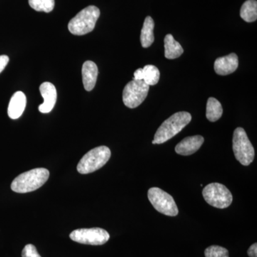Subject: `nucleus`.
Masks as SVG:
<instances>
[{"mask_svg":"<svg viewBox=\"0 0 257 257\" xmlns=\"http://www.w3.org/2000/svg\"><path fill=\"white\" fill-rule=\"evenodd\" d=\"M23 257H42L39 254L36 247L33 244H28L23 248L22 252Z\"/></svg>","mask_w":257,"mask_h":257,"instance_id":"obj_22","label":"nucleus"},{"mask_svg":"<svg viewBox=\"0 0 257 257\" xmlns=\"http://www.w3.org/2000/svg\"><path fill=\"white\" fill-rule=\"evenodd\" d=\"M9 57L7 55H1L0 56V73L4 70L6 66L8 65V62H9Z\"/></svg>","mask_w":257,"mask_h":257,"instance_id":"obj_23","label":"nucleus"},{"mask_svg":"<svg viewBox=\"0 0 257 257\" xmlns=\"http://www.w3.org/2000/svg\"><path fill=\"white\" fill-rule=\"evenodd\" d=\"M248 256L257 257V243H254L251 245L247 251Z\"/></svg>","mask_w":257,"mask_h":257,"instance_id":"obj_24","label":"nucleus"},{"mask_svg":"<svg viewBox=\"0 0 257 257\" xmlns=\"http://www.w3.org/2000/svg\"><path fill=\"white\" fill-rule=\"evenodd\" d=\"M204 142V138L200 135L188 137L184 138L176 146L175 152L178 155L189 156L197 152Z\"/></svg>","mask_w":257,"mask_h":257,"instance_id":"obj_12","label":"nucleus"},{"mask_svg":"<svg viewBox=\"0 0 257 257\" xmlns=\"http://www.w3.org/2000/svg\"><path fill=\"white\" fill-rule=\"evenodd\" d=\"M133 79H136V80H143V69L140 68L137 69L134 73Z\"/></svg>","mask_w":257,"mask_h":257,"instance_id":"obj_25","label":"nucleus"},{"mask_svg":"<svg viewBox=\"0 0 257 257\" xmlns=\"http://www.w3.org/2000/svg\"><path fill=\"white\" fill-rule=\"evenodd\" d=\"M150 86L143 80L133 81L125 86L123 90L122 99L124 105L134 109L138 107L146 99Z\"/></svg>","mask_w":257,"mask_h":257,"instance_id":"obj_8","label":"nucleus"},{"mask_svg":"<svg viewBox=\"0 0 257 257\" xmlns=\"http://www.w3.org/2000/svg\"><path fill=\"white\" fill-rule=\"evenodd\" d=\"M40 93L44 99V103L39 106V110L43 114L50 113L53 109L57 101V89L50 82L42 83L40 87Z\"/></svg>","mask_w":257,"mask_h":257,"instance_id":"obj_10","label":"nucleus"},{"mask_svg":"<svg viewBox=\"0 0 257 257\" xmlns=\"http://www.w3.org/2000/svg\"><path fill=\"white\" fill-rule=\"evenodd\" d=\"M192 120V115L187 111H179L175 113L166 119L159 127L155 135L152 144L160 145L174 138Z\"/></svg>","mask_w":257,"mask_h":257,"instance_id":"obj_1","label":"nucleus"},{"mask_svg":"<svg viewBox=\"0 0 257 257\" xmlns=\"http://www.w3.org/2000/svg\"><path fill=\"white\" fill-rule=\"evenodd\" d=\"M82 73L84 89L90 92L95 87L98 76L97 66L92 61H87L83 64Z\"/></svg>","mask_w":257,"mask_h":257,"instance_id":"obj_14","label":"nucleus"},{"mask_svg":"<svg viewBox=\"0 0 257 257\" xmlns=\"http://www.w3.org/2000/svg\"><path fill=\"white\" fill-rule=\"evenodd\" d=\"M239 66L238 57L236 54L231 53L225 57H219L214 62V71L219 75H228L236 70Z\"/></svg>","mask_w":257,"mask_h":257,"instance_id":"obj_11","label":"nucleus"},{"mask_svg":"<svg viewBox=\"0 0 257 257\" xmlns=\"http://www.w3.org/2000/svg\"><path fill=\"white\" fill-rule=\"evenodd\" d=\"M204 255L206 257H229V251L226 248L216 245L206 248Z\"/></svg>","mask_w":257,"mask_h":257,"instance_id":"obj_21","label":"nucleus"},{"mask_svg":"<svg viewBox=\"0 0 257 257\" xmlns=\"http://www.w3.org/2000/svg\"><path fill=\"white\" fill-rule=\"evenodd\" d=\"M154 28H155V22L153 19L150 16L147 17L145 18L143 28L142 29L141 36H140L142 46L144 48L150 47L155 41Z\"/></svg>","mask_w":257,"mask_h":257,"instance_id":"obj_16","label":"nucleus"},{"mask_svg":"<svg viewBox=\"0 0 257 257\" xmlns=\"http://www.w3.org/2000/svg\"><path fill=\"white\" fill-rule=\"evenodd\" d=\"M165 57L169 60L178 58L183 54L184 50L180 44L176 41L170 34L166 35L165 38Z\"/></svg>","mask_w":257,"mask_h":257,"instance_id":"obj_15","label":"nucleus"},{"mask_svg":"<svg viewBox=\"0 0 257 257\" xmlns=\"http://www.w3.org/2000/svg\"><path fill=\"white\" fill-rule=\"evenodd\" d=\"M143 69V81L149 86H154L160 80V72L154 65H146Z\"/></svg>","mask_w":257,"mask_h":257,"instance_id":"obj_19","label":"nucleus"},{"mask_svg":"<svg viewBox=\"0 0 257 257\" xmlns=\"http://www.w3.org/2000/svg\"><path fill=\"white\" fill-rule=\"evenodd\" d=\"M111 157V151L107 147L100 146L88 152L79 161L77 171L82 175L92 173L107 163Z\"/></svg>","mask_w":257,"mask_h":257,"instance_id":"obj_4","label":"nucleus"},{"mask_svg":"<svg viewBox=\"0 0 257 257\" xmlns=\"http://www.w3.org/2000/svg\"><path fill=\"white\" fill-rule=\"evenodd\" d=\"M148 199L152 206L159 212L165 215L175 216L179 209L174 198L158 187H152L148 191Z\"/></svg>","mask_w":257,"mask_h":257,"instance_id":"obj_7","label":"nucleus"},{"mask_svg":"<svg viewBox=\"0 0 257 257\" xmlns=\"http://www.w3.org/2000/svg\"><path fill=\"white\" fill-rule=\"evenodd\" d=\"M203 197L208 204L212 207L225 209L231 205L233 201L231 192L220 183H211L204 187Z\"/></svg>","mask_w":257,"mask_h":257,"instance_id":"obj_6","label":"nucleus"},{"mask_svg":"<svg viewBox=\"0 0 257 257\" xmlns=\"http://www.w3.org/2000/svg\"><path fill=\"white\" fill-rule=\"evenodd\" d=\"M222 113L223 109L221 103L215 98H209L207 104V113H206L207 119L214 122L220 119L221 116H222Z\"/></svg>","mask_w":257,"mask_h":257,"instance_id":"obj_18","label":"nucleus"},{"mask_svg":"<svg viewBox=\"0 0 257 257\" xmlns=\"http://www.w3.org/2000/svg\"><path fill=\"white\" fill-rule=\"evenodd\" d=\"M69 237L75 242L82 244L102 245L109 241V233L101 228H90V229H78L74 230Z\"/></svg>","mask_w":257,"mask_h":257,"instance_id":"obj_9","label":"nucleus"},{"mask_svg":"<svg viewBox=\"0 0 257 257\" xmlns=\"http://www.w3.org/2000/svg\"><path fill=\"white\" fill-rule=\"evenodd\" d=\"M233 151L236 160L243 166L249 165L254 159V149L243 128L238 127L234 130Z\"/></svg>","mask_w":257,"mask_h":257,"instance_id":"obj_5","label":"nucleus"},{"mask_svg":"<svg viewBox=\"0 0 257 257\" xmlns=\"http://www.w3.org/2000/svg\"><path fill=\"white\" fill-rule=\"evenodd\" d=\"M27 104V98L23 92H15L10 99L8 106V116L12 119H17L23 114Z\"/></svg>","mask_w":257,"mask_h":257,"instance_id":"obj_13","label":"nucleus"},{"mask_svg":"<svg viewBox=\"0 0 257 257\" xmlns=\"http://www.w3.org/2000/svg\"><path fill=\"white\" fill-rule=\"evenodd\" d=\"M49 177L50 172L47 169H34L17 177L12 182L11 189L20 194L33 192L46 183Z\"/></svg>","mask_w":257,"mask_h":257,"instance_id":"obj_2","label":"nucleus"},{"mask_svg":"<svg viewBox=\"0 0 257 257\" xmlns=\"http://www.w3.org/2000/svg\"><path fill=\"white\" fill-rule=\"evenodd\" d=\"M100 16V10L95 6L87 7L69 21V31L74 35L82 36L93 31Z\"/></svg>","mask_w":257,"mask_h":257,"instance_id":"obj_3","label":"nucleus"},{"mask_svg":"<svg viewBox=\"0 0 257 257\" xmlns=\"http://www.w3.org/2000/svg\"><path fill=\"white\" fill-rule=\"evenodd\" d=\"M29 4L37 12L49 13L55 8V0H29Z\"/></svg>","mask_w":257,"mask_h":257,"instance_id":"obj_20","label":"nucleus"},{"mask_svg":"<svg viewBox=\"0 0 257 257\" xmlns=\"http://www.w3.org/2000/svg\"><path fill=\"white\" fill-rule=\"evenodd\" d=\"M240 16L246 23H253L257 19L256 0H247L241 6Z\"/></svg>","mask_w":257,"mask_h":257,"instance_id":"obj_17","label":"nucleus"}]
</instances>
